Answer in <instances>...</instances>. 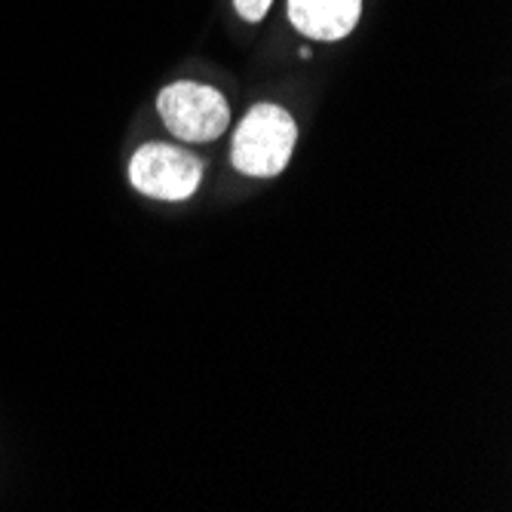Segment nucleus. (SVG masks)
I'll list each match as a JSON object with an SVG mask.
<instances>
[{
    "instance_id": "1",
    "label": "nucleus",
    "mask_w": 512,
    "mask_h": 512,
    "mask_svg": "<svg viewBox=\"0 0 512 512\" xmlns=\"http://www.w3.org/2000/svg\"><path fill=\"white\" fill-rule=\"evenodd\" d=\"M295 142H298V126L286 108L255 105L243 117V123L234 135L230 160H234V166L243 175L273 178L289 166Z\"/></svg>"
},
{
    "instance_id": "2",
    "label": "nucleus",
    "mask_w": 512,
    "mask_h": 512,
    "mask_svg": "<svg viewBox=\"0 0 512 512\" xmlns=\"http://www.w3.org/2000/svg\"><path fill=\"white\" fill-rule=\"evenodd\" d=\"M157 111L166 129L184 142H215L230 123L227 99L218 89L181 80L160 92Z\"/></svg>"
},
{
    "instance_id": "3",
    "label": "nucleus",
    "mask_w": 512,
    "mask_h": 512,
    "mask_svg": "<svg viewBox=\"0 0 512 512\" xmlns=\"http://www.w3.org/2000/svg\"><path fill=\"white\" fill-rule=\"evenodd\" d=\"M129 181L138 194L178 203L197 194L203 163L172 145H145L129 160Z\"/></svg>"
},
{
    "instance_id": "4",
    "label": "nucleus",
    "mask_w": 512,
    "mask_h": 512,
    "mask_svg": "<svg viewBox=\"0 0 512 512\" xmlns=\"http://www.w3.org/2000/svg\"><path fill=\"white\" fill-rule=\"evenodd\" d=\"M362 13V0H289L292 25L313 40L347 37Z\"/></svg>"
},
{
    "instance_id": "5",
    "label": "nucleus",
    "mask_w": 512,
    "mask_h": 512,
    "mask_svg": "<svg viewBox=\"0 0 512 512\" xmlns=\"http://www.w3.org/2000/svg\"><path fill=\"white\" fill-rule=\"evenodd\" d=\"M270 4H273V0H234L237 13H240L246 22H261V19L267 16Z\"/></svg>"
}]
</instances>
